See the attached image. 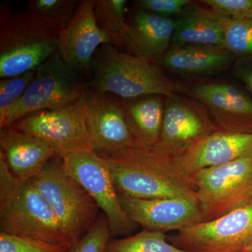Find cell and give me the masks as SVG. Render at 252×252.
<instances>
[{
  "label": "cell",
  "mask_w": 252,
  "mask_h": 252,
  "mask_svg": "<svg viewBox=\"0 0 252 252\" xmlns=\"http://www.w3.org/2000/svg\"><path fill=\"white\" fill-rule=\"evenodd\" d=\"M99 155L105 160L120 195L139 199L184 198L198 202L194 175L184 170L177 158L162 153L155 147L139 145L117 153Z\"/></svg>",
  "instance_id": "6da1fadb"
},
{
  "label": "cell",
  "mask_w": 252,
  "mask_h": 252,
  "mask_svg": "<svg viewBox=\"0 0 252 252\" xmlns=\"http://www.w3.org/2000/svg\"><path fill=\"white\" fill-rule=\"evenodd\" d=\"M91 69V88L101 94L128 99L151 95L172 98L178 93L190 94L188 86L169 79L155 63L123 52L112 44L97 50Z\"/></svg>",
  "instance_id": "7a4b0ae2"
},
{
  "label": "cell",
  "mask_w": 252,
  "mask_h": 252,
  "mask_svg": "<svg viewBox=\"0 0 252 252\" xmlns=\"http://www.w3.org/2000/svg\"><path fill=\"white\" fill-rule=\"evenodd\" d=\"M0 230L51 243L69 242L52 208L31 181L21 182L0 152Z\"/></svg>",
  "instance_id": "3957f363"
},
{
  "label": "cell",
  "mask_w": 252,
  "mask_h": 252,
  "mask_svg": "<svg viewBox=\"0 0 252 252\" xmlns=\"http://www.w3.org/2000/svg\"><path fill=\"white\" fill-rule=\"evenodd\" d=\"M31 181L52 208L72 244L83 238L98 220V205L64 171L62 158L56 156Z\"/></svg>",
  "instance_id": "277c9868"
},
{
  "label": "cell",
  "mask_w": 252,
  "mask_h": 252,
  "mask_svg": "<svg viewBox=\"0 0 252 252\" xmlns=\"http://www.w3.org/2000/svg\"><path fill=\"white\" fill-rule=\"evenodd\" d=\"M78 72L63 61L59 53L50 58L36 69L34 80L0 122V127H11L33 113L77 103L86 91Z\"/></svg>",
  "instance_id": "5b68a950"
},
{
  "label": "cell",
  "mask_w": 252,
  "mask_h": 252,
  "mask_svg": "<svg viewBox=\"0 0 252 252\" xmlns=\"http://www.w3.org/2000/svg\"><path fill=\"white\" fill-rule=\"evenodd\" d=\"M59 53V39L33 26L24 13L1 8L0 14V78L36 70Z\"/></svg>",
  "instance_id": "8992f818"
},
{
  "label": "cell",
  "mask_w": 252,
  "mask_h": 252,
  "mask_svg": "<svg viewBox=\"0 0 252 252\" xmlns=\"http://www.w3.org/2000/svg\"><path fill=\"white\" fill-rule=\"evenodd\" d=\"M203 221L223 216L252 200V155L194 175Z\"/></svg>",
  "instance_id": "52a82bcc"
},
{
  "label": "cell",
  "mask_w": 252,
  "mask_h": 252,
  "mask_svg": "<svg viewBox=\"0 0 252 252\" xmlns=\"http://www.w3.org/2000/svg\"><path fill=\"white\" fill-rule=\"evenodd\" d=\"M63 167L92 197L108 220L112 236L128 235L137 224L123 210L119 193L103 158L94 150L62 158Z\"/></svg>",
  "instance_id": "ba28073f"
},
{
  "label": "cell",
  "mask_w": 252,
  "mask_h": 252,
  "mask_svg": "<svg viewBox=\"0 0 252 252\" xmlns=\"http://www.w3.org/2000/svg\"><path fill=\"white\" fill-rule=\"evenodd\" d=\"M172 245L191 252H244L252 243V200L215 220L182 230Z\"/></svg>",
  "instance_id": "9c48e42d"
},
{
  "label": "cell",
  "mask_w": 252,
  "mask_h": 252,
  "mask_svg": "<svg viewBox=\"0 0 252 252\" xmlns=\"http://www.w3.org/2000/svg\"><path fill=\"white\" fill-rule=\"evenodd\" d=\"M78 103L97 153H117L142 145L131 127L124 102L93 90L86 91Z\"/></svg>",
  "instance_id": "30bf717a"
},
{
  "label": "cell",
  "mask_w": 252,
  "mask_h": 252,
  "mask_svg": "<svg viewBox=\"0 0 252 252\" xmlns=\"http://www.w3.org/2000/svg\"><path fill=\"white\" fill-rule=\"evenodd\" d=\"M14 126L45 141L61 158L83 151H95L78 102L63 108L33 113Z\"/></svg>",
  "instance_id": "8fae6325"
},
{
  "label": "cell",
  "mask_w": 252,
  "mask_h": 252,
  "mask_svg": "<svg viewBox=\"0 0 252 252\" xmlns=\"http://www.w3.org/2000/svg\"><path fill=\"white\" fill-rule=\"evenodd\" d=\"M123 210L136 224L150 231L187 229L203 221L198 203L184 198L139 199L119 194Z\"/></svg>",
  "instance_id": "7c38bea8"
},
{
  "label": "cell",
  "mask_w": 252,
  "mask_h": 252,
  "mask_svg": "<svg viewBox=\"0 0 252 252\" xmlns=\"http://www.w3.org/2000/svg\"><path fill=\"white\" fill-rule=\"evenodd\" d=\"M94 5V0L81 1L70 22L59 36L61 59L78 72L91 69L94 54L101 46L113 45L110 36L97 24Z\"/></svg>",
  "instance_id": "4fadbf2b"
},
{
  "label": "cell",
  "mask_w": 252,
  "mask_h": 252,
  "mask_svg": "<svg viewBox=\"0 0 252 252\" xmlns=\"http://www.w3.org/2000/svg\"><path fill=\"white\" fill-rule=\"evenodd\" d=\"M212 130L211 123L200 107L185 99L169 98L160 139L155 147L170 157H179L212 133Z\"/></svg>",
  "instance_id": "5bb4252c"
},
{
  "label": "cell",
  "mask_w": 252,
  "mask_h": 252,
  "mask_svg": "<svg viewBox=\"0 0 252 252\" xmlns=\"http://www.w3.org/2000/svg\"><path fill=\"white\" fill-rule=\"evenodd\" d=\"M252 155V132H215L199 140L180 157L181 166L190 175Z\"/></svg>",
  "instance_id": "9a60e30c"
},
{
  "label": "cell",
  "mask_w": 252,
  "mask_h": 252,
  "mask_svg": "<svg viewBox=\"0 0 252 252\" xmlns=\"http://www.w3.org/2000/svg\"><path fill=\"white\" fill-rule=\"evenodd\" d=\"M0 152L11 172L21 182L34 178L57 156L45 141L18 130L14 126L0 130Z\"/></svg>",
  "instance_id": "2e32d148"
},
{
  "label": "cell",
  "mask_w": 252,
  "mask_h": 252,
  "mask_svg": "<svg viewBox=\"0 0 252 252\" xmlns=\"http://www.w3.org/2000/svg\"><path fill=\"white\" fill-rule=\"evenodd\" d=\"M127 24L122 46L134 56L154 63L160 61L172 43L175 21L138 9Z\"/></svg>",
  "instance_id": "e0dca14e"
},
{
  "label": "cell",
  "mask_w": 252,
  "mask_h": 252,
  "mask_svg": "<svg viewBox=\"0 0 252 252\" xmlns=\"http://www.w3.org/2000/svg\"><path fill=\"white\" fill-rule=\"evenodd\" d=\"M190 94L209 109L225 132H243L252 124V101L234 86L208 84L195 86Z\"/></svg>",
  "instance_id": "ac0fdd59"
},
{
  "label": "cell",
  "mask_w": 252,
  "mask_h": 252,
  "mask_svg": "<svg viewBox=\"0 0 252 252\" xmlns=\"http://www.w3.org/2000/svg\"><path fill=\"white\" fill-rule=\"evenodd\" d=\"M233 54L220 46L172 47L161 59L165 67L185 74H211L228 67Z\"/></svg>",
  "instance_id": "d6986e66"
},
{
  "label": "cell",
  "mask_w": 252,
  "mask_h": 252,
  "mask_svg": "<svg viewBox=\"0 0 252 252\" xmlns=\"http://www.w3.org/2000/svg\"><path fill=\"white\" fill-rule=\"evenodd\" d=\"M223 18L215 11L196 9L175 21L173 47L210 46L223 47Z\"/></svg>",
  "instance_id": "ffe728a7"
},
{
  "label": "cell",
  "mask_w": 252,
  "mask_h": 252,
  "mask_svg": "<svg viewBox=\"0 0 252 252\" xmlns=\"http://www.w3.org/2000/svg\"><path fill=\"white\" fill-rule=\"evenodd\" d=\"M129 122L140 144L156 147L160 139L164 107L159 96H146L124 102Z\"/></svg>",
  "instance_id": "44dd1931"
},
{
  "label": "cell",
  "mask_w": 252,
  "mask_h": 252,
  "mask_svg": "<svg viewBox=\"0 0 252 252\" xmlns=\"http://www.w3.org/2000/svg\"><path fill=\"white\" fill-rule=\"evenodd\" d=\"M78 4L75 0H32L24 14L33 26L59 39L70 22Z\"/></svg>",
  "instance_id": "7402d4cb"
},
{
  "label": "cell",
  "mask_w": 252,
  "mask_h": 252,
  "mask_svg": "<svg viewBox=\"0 0 252 252\" xmlns=\"http://www.w3.org/2000/svg\"><path fill=\"white\" fill-rule=\"evenodd\" d=\"M105 252H191L167 243L164 233L142 230L119 240H110Z\"/></svg>",
  "instance_id": "603a6c76"
},
{
  "label": "cell",
  "mask_w": 252,
  "mask_h": 252,
  "mask_svg": "<svg viewBox=\"0 0 252 252\" xmlns=\"http://www.w3.org/2000/svg\"><path fill=\"white\" fill-rule=\"evenodd\" d=\"M126 0H96L94 14L99 27L112 39L113 45L122 46L126 29Z\"/></svg>",
  "instance_id": "cb8c5ba5"
},
{
  "label": "cell",
  "mask_w": 252,
  "mask_h": 252,
  "mask_svg": "<svg viewBox=\"0 0 252 252\" xmlns=\"http://www.w3.org/2000/svg\"><path fill=\"white\" fill-rule=\"evenodd\" d=\"M223 48L232 54L252 55V18H223Z\"/></svg>",
  "instance_id": "d4e9b609"
},
{
  "label": "cell",
  "mask_w": 252,
  "mask_h": 252,
  "mask_svg": "<svg viewBox=\"0 0 252 252\" xmlns=\"http://www.w3.org/2000/svg\"><path fill=\"white\" fill-rule=\"evenodd\" d=\"M69 242L51 243L0 232V252H69Z\"/></svg>",
  "instance_id": "484cf974"
},
{
  "label": "cell",
  "mask_w": 252,
  "mask_h": 252,
  "mask_svg": "<svg viewBox=\"0 0 252 252\" xmlns=\"http://www.w3.org/2000/svg\"><path fill=\"white\" fill-rule=\"evenodd\" d=\"M36 70L0 81V122L3 120L6 113L22 98L28 86L35 77Z\"/></svg>",
  "instance_id": "4316f807"
},
{
  "label": "cell",
  "mask_w": 252,
  "mask_h": 252,
  "mask_svg": "<svg viewBox=\"0 0 252 252\" xmlns=\"http://www.w3.org/2000/svg\"><path fill=\"white\" fill-rule=\"evenodd\" d=\"M112 237L108 220L105 215L99 217L92 228L77 243L69 252H105Z\"/></svg>",
  "instance_id": "83f0119b"
},
{
  "label": "cell",
  "mask_w": 252,
  "mask_h": 252,
  "mask_svg": "<svg viewBox=\"0 0 252 252\" xmlns=\"http://www.w3.org/2000/svg\"><path fill=\"white\" fill-rule=\"evenodd\" d=\"M212 11L232 19L252 18V0H204Z\"/></svg>",
  "instance_id": "f1b7e54d"
},
{
  "label": "cell",
  "mask_w": 252,
  "mask_h": 252,
  "mask_svg": "<svg viewBox=\"0 0 252 252\" xmlns=\"http://www.w3.org/2000/svg\"><path fill=\"white\" fill-rule=\"evenodd\" d=\"M190 4L192 1L190 0H140L137 1L139 9L165 17L172 15L183 16L187 6Z\"/></svg>",
  "instance_id": "f546056e"
},
{
  "label": "cell",
  "mask_w": 252,
  "mask_h": 252,
  "mask_svg": "<svg viewBox=\"0 0 252 252\" xmlns=\"http://www.w3.org/2000/svg\"><path fill=\"white\" fill-rule=\"evenodd\" d=\"M239 77L241 78L252 94V69L243 71L239 74Z\"/></svg>",
  "instance_id": "4dcf8cb0"
},
{
  "label": "cell",
  "mask_w": 252,
  "mask_h": 252,
  "mask_svg": "<svg viewBox=\"0 0 252 252\" xmlns=\"http://www.w3.org/2000/svg\"><path fill=\"white\" fill-rule=\"evenodd\" d=\"M244 252H252V243L251 244V245H250V247H248V248Z\"/></svg>",
  "instance_id": "1f68e13d"
}]
</instances>
